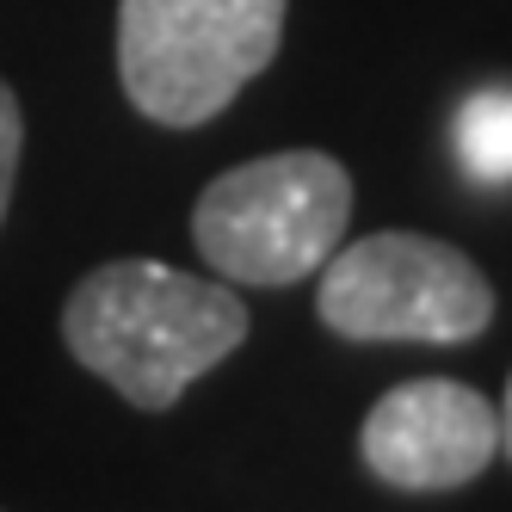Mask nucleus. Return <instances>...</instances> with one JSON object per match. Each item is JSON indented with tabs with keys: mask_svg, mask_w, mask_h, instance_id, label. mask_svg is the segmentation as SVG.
<instances>
[{
	"mask_svg": "<svg viewBox=\"0 0 512 512\" xmlns=\"http://www.w3.org/2000/svg\"><path fill=\"white\" fill-rule=\"evenodd\" d=\"M290 0H118V81L149 124L198 130L266 75Z\"/></svg>",
	"mask_w": 512,
	"mask_h": 512,
	"instance_id": "3",
	"label": "nucleus"
},
{
	"mask_svg": "<svg viewBox=\"0 0 512 512\" xmlns=\"http://www.w3.org/2000/svg\"><path fill=\"white\" fill-rule=\"evenodd\" d=\"M358 457L383 488L445 494L475 482L500 457V408L451 377L395 383L358 432Z\"/></svg>",
	"mask_w": 512,
	"mask_h": 512,
	"instance_id": "5",
	"label": "nucleus"
},
{
	"mask_svg": "<svg viewBox=\"0 0 512 512\" xmlns=\"http://www.w3.org/2000/svg\"><path fill=\"white\" fill-rule=\"evenodd\" d=\"M457 161L482 186H512V87H488L457 112Z\"/></svg>",
	"mask_w": 512,
	"mask_h": 512,
	"instance_id": "6",
	"label": "nucleus"
},
{
	"mask_svg": "<svg viewBox=\"0 0 512 512\" xmlns=\"http://www.w3.org/2000/svg\"><path fill=\"white\" fill-rule=\"evenodd\" d=\"M352 173L321 149H278L216 173L192 204V247L204 266L247 290H284L321 272L346 241Z\"/></svg>",
	"mask_w": 512,
	"mask_h": 512,
	"instance_id": "2",
	"label": "nucleus"
},
{
	"mask_svg": "<svg viewBox=\"0 0 512 512\" xmlns=\"http://www.w3.org/2000/svg\"><path fill=\"white\" fill-rule=\"evenodd\" d=\"M500 451L512 457V383H506V401H500Z\"/></svg>",
	"mask_w": 512,
	"mask_h": 512,
	"instance_id": "8",
	"label": "nucleus"
},
{
	"mask_svg": "<svg viewBox=\"0 0 512 512\" xmlns=\"http://www.w3.org/2000/svg\"><path fill=\"white\" fill-rule=\"evenodd\" d=\"M315 315L358 346H463L494 321V284L451 241L383 229L321 260Z\"/></svg>",
	"mask_w": 512,
	"mask_h": 512,
	"instance_id": "4",
	"label": "nucleus"
},
{
	"mask_svg": "<svg viewBox=\"0 0 512 512\" xmlns=\"http://www.w3.org/2000/svg\"><path fill=\"white\" fill-rule=\"evenodd\" d=\"M62 340L130 408L167 414L204 371L241 352L247 303L229 278H198L167 260H112L68 290Z\"/></svg>",
	"mask_w": 512,
	"mask_h": 512,
	"instance_id": "1",
	"label": "nucleus"
},
{
	"mask_svg": "<svg viewBox=\"0 0 512 512\" xmlns=\"http://www.w3.org/2000/svg\"><path fill=\"white\" fill-rule=\"evenodd\" d=\"M19 149H25V118H19V93L0 81V223L13 204V179H19Z\"/></svg>",
	"mask_w": 512,
	"mask_h": 512,
	"instance_id": "7",
	"label": "nucleus"
}]
</instances>
